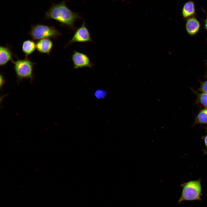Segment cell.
Masks as SVG:
<instances>
[{
    "mask_svg": "<svg viewBox=\"0 0 207 207\" xmlns=\"http://www.w3.org/2000/svg\"><path fill=\"white\" fill-rule=\"evenodd\" d=\"M45 18L55 20L62 26L74 30L76 29L74 24L75 21L82 18L78 13L72 11L64 0L57 3H52L51 7L45 12Z\"/></svg>",
    "mask_w": 207,
    "mask_h": 207,
    "instance_id": "cell-1",
    "label": "cell"
},
{
    "mask_svg": "<svg viewBox=\"0 0 207 207\" xmlns=\"http://www.w3.org/2000/svg\"><path fill=\"white\" fill-rule=\"evenodd\" d=\"M14 68L18 81L26 79L32 82L34 78V68L36 63L28 58L17 60L14 61Z\"/></svg>",
    "mask_w": 207,
    "mask_h": 207,
    "instance_id": "cell-2",
    "label": "cell"
},
{
    "mask_svg": "<svg viewBox=\"0 0 207 207\" xmlns=\"http://www.w3.org/2000/svg\"><path fill=\"white\" fill-rule=\"evenodd\" d=\"M28 34L36 41L47 38L57 39L62 34L55 27L41 24L31 25Z\"/></svg>",
    "mask_w": 207,
    "mask_h": 207,
    "instance_id": "cell-3",
    "label": "cell"
},
{
    "mask_svg": "<svg viewBox=\"0 0 207 207\" xmlns=\"http://www.w3.org/2000/svg\"><path fill=\"white\" fill-rule=\"evenodd\" d=\"M202 186L200 180L191 181L183 186L181 197L178 202L184 201H201Z\"/></svg>",
    "mask_w": 207,
    "mask_h": 207,
    "instance_id": "cell-4",
    "label": "cell"
},
{
    "mask_svg": "<svg viewBox=\"0 0 207 207\" xmlns=\"http://www.w3.org/2000/svg\"><path fill=\"white\" fill-rule=\"evenodd\" d=\"M89 42H93L90 33L86 26L85 23L83 21L81 25L75 30L73 36L65 45V47H66L74 43Z\"/></svg>",
    "mask_w": 207,
    "mask_h": 207,
    "instance_id": "cell-5",
    "label": "cell"
},
{
    "mask_svg": "<svg viewBox=\"0 0 207 207\" xmlns=\"http://www.w3.org/2000/svg\"><path fill=\"white\" fill-rule=\"evenodd\" d=\"M71 59L74 69L84 67L92 68L94 66L87 55L76 51H73L71 55Z\"/></svg>",
    "mask_w": 207,
    "mask_h": 207,
    "instance_id": "cell-6",
    "label": "cell"
},
{
    "mask_svg": "<svg viewBox=\"0 0 207 207\" xmlns=\"http://www.w3.org/2000/svg\"><path fill=\"white\" fill-rule=\"evenodd\" d=\"M14 56L16 57L9 46H0V65L1 66H5L10 61L13 63L14 61L13 60Z\"/></svg>",
    "mask_w": 207,
    "mask_h": 207,
    "instance_id": "cell-7",
    "label": "cell"
},
{
    "mask_svg": "<svg viewBox=\"0 0 207 207\" xmlns=\"http://www.w3.org/2000/svg\"><path fill=\"white\" fill-rule=\"evenodd\" d=\"M53 44L49 39H44L39 40L36 43V49L39 53L50 55L52 50Z\"/></svg>",
    "mask_w": 207,
    "mask_h": 207,
    "instance_id": "cell-8",
    "label": "cell"
},
{
    "mask_svg": "<svg viewBox=\"0 0 207 207\" xmlns=\"http://www.w3.org/2000/svg\"><path fill=\"white\" fill-rule=\"evenodd\" d=\"M200 27V23L195 17L193 16L187 19L185 28L189 34L194 35L196 34L199 31Z\"/></svg>",
    "mask_w": 207,
    "mask_h": 207,
    "instance_id": "cell-9",
    "label": "cell"
},
{
    "mask_svg": "<svg viewBox=\"0 0 207 207\" xmlns=\"http://www.w3.org/2000/svg\"><path fill=\"white\" fill-rule=\"evenodd\" d=\"M196 12L194 2L192 0H189L186 2L183 7L181 14L184 18H188L193 17Z\"/></svg>",
    "mask_w": 207,
    "mask_h": 207,
    "instance_id": "cell-10",
    "label": "cell"
},
{
    "mask_svg": "<svg viewBox=\"0 0 207 207\" xmlns=\"http://www.w3.org/2000/svg\"><path fill=\"white\" fill-rule=\"evenodd\" d=\"M36 49V44L32 40H26L22 43V50L26 58H28V56L35 51Z\"/></svg>",
    "mask_w": 207,
    "mask_h": 207,
    "instance_id": "cell-11",
    "label": "cell"
},
{
    "mask_svg": "<svg viewBox=\"0 0 207 207\" xmlns=\"http://www.w3.org/2000/svg\"><path fill=\"white\" fill-rule=\"evenodd\" d=\"M107 92L105 89H98L94 92V95L96 99L98 100L103 99L106 97Z\"/></svg>",
    "mask_w": 207,
    "mask_h": 207,
    "instance_id": "cell-12",
    "label": "cell"
},
{
    "mask_svg": "<svg viewBox=\"0 0 207 207\" xmlns=\"http://www.w3.org/2000/svg\"><path fill=\"white\" fill-rule=\"evenodd\" d=\"M198 118L200 123H207V109L203 110L199 113L198 116Z\"/></svg>",
    "mask_w": 207,
    "mask_h": 207,
    "instance_id": "cell-13",
    "label": "cell"
},
{
    "mask_svg": "<svg viewBox=\"0 0 207 207\" xmlns=\"http://www.w3.org/2000/svg\"><path fill=\"white\" fill-rule=\"evenodd\" d=\"M200 99L202 104L207 107V93H204L201 94L200 95Z\"/></svg>",
    "mask_w": 207,
    "mask_h": 207,
    "instance_id": "cell-14",
    "label": "cell"
},
{
    "mask_svg": "<svg viewBox=\"0 0 207 207\" xmlns=\"http://www.w3.org/2000/svg\"><path fill=\"white\" fill-rule=\"evenodd\" d=\"M202 89L204 93H207V80L203 84Z\"/></svg>",
    "mask_w": 207,
    "mask_h": 207,
    "instance_id": "cell-15",
    "label": "cell"
},
{
    "mask_svg": "<svg viewBox=\"0 0 207 207\" xmlns=\"http://www.w3.org/2000/svg\"><path fill=\"white\" fill-rule=\"evenodd\" d=\"M5 80L3 76L2 73L0 74V86L1 87L3 85L4 83Z\"/></svg>",
    "mask_w": 207,
    "mask_h": 207,
    "instance_id": "cell-16",
    "label": "cell"
},
{
    "mask_svg": "<svg viewBox=\"0 0 207 207\" xmlns=\"http://www.w3.org/2000/svg\"><path fill=\"white\" fill-rule=\"evenodd\" d=\"M204 28L207 31V17L204 21Z\"/></svg>",
    "mask_w": 207,
    "mask_h": 207,
    "instance_id": "cell-17",
    "label": "cell"
},
{
    "mask_svg": "<svg viewBox=\"0 0 207 207\" xmlns=\"http://www.w3.org/2000/svg\"><path fill=\"white\" fill-rule=\"evenodd\" d=\"M204 141L205 144L206 145L207 147V134L205 137Z\"/></svg>",
    "mask_w": 207,
    "mask_h": 207,
    "instance_id": "cell-18",
    "label": "cell"
}]
</instances>
